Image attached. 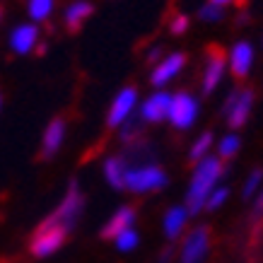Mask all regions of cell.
I'll use <instances>...</instances> for the list:
<instances>
[{
	"label": "cell",
	"mask_w": 263,
	"mask_h": 263,
	"mask_svg": "<svg viewBox=\"0 0 263 263\" xmlns=\"http://www.w3.org/2000/svg\"><path fill=\"white\" fill-rule=\"evenodd\" d=\"M224 167L220 157H210L208 155L205 160H200L193 169L191 176V186L186 191V213L189 215H198L200 210L205 208L208 196L213 193V189L217 186L220 176H222Z\"/></svg>",
	"instance_id": "1"
},
{
	"label": "cell",
	"mask_w": 263,
	"mask_h": 263,
	"mask_svg": "<svg viewBox=\"0 0 263 263\" xmlns=\"http://www.w3.org/2000/svg\"><path fill=\"white\" fill-rule=\"evenodd\" d=\"M82 210H85V193H82L80 183L72 179V181L68 183V189H65L61 203L53 208V213H51L44 222L56 224V227H61V230H65L70 234V232L75 230L78 220H80Z\"/></svg>",
	"instance_id": "2"
},
{
	"label": "cell",
	"mask_w": 263,
	"mask_h": 263,
	"mask_svg": "<svg viewBox=\"0 0 263 263\" xmlns=\"http://www.w3.org/2000/svg\"><path fill=\"white\" fill-rule=\"evenodd\" d=\"M167 186V174L160 164H138V167L126 169L123 179V191L130 193H155Z\"/></svg>",
	"instance_id": "3"
},
{
	"label": "cell",
	"mask_w": 263,
	"mask_h": 263,
	"mask_svg": "<svg viewBox=\"0 0 263 263\" xmlns=\"http://www.w3.org/2000/svg\"><path fill=\"white\" fill-rule=\"evenodd\" d=\"M65 239H68V232L56 227V224L41 222L29 237V254L34 258H51L53 254H58L63 249Z\"/></svg>",
	"instance_id": "4"
},
{
	"label": "cell",
	"mask_w": 263,
	"mask_h": 263,
	"mask_svg": "<svg viewBox=\"0 0 263 263\" xmlns=\"http://www.w3.org/2000/svg\"><path fill=\"white\" fill-rule=\"evenodd\" d=\"M138 109V89L133 85L121 87L116 92V97L109 104V111H106V126L109 128H121L123 123H128V119L133 116V111Z\"/></svg>",
	"instance_id": "5"
},
{
	"label": "cell",
	"mask_w": 263,
	"mask_h": 263,
	"mask_svg": "<svg viewBox=\"0 0 263 263\" xmlns=\"http://www.w3.org/2000/svg\"><path fill=\"white\" fill-rule=\"evenodd\" d=\"M41 44V29L32 22H17L8 32V48L15 56H29Z\"/></svg>",
	"instance_id": "6"
},
{
	"label": "cell",
	"mask_w": 263,
	"mask_h": 263,
	"mask_svg": "<svg viewBox=\"0 0 263 263\" xmlns=\"http://www.w3.org/2000/svg\"><path fill=\"white\" fill-rule=\"evenodd\" d=\"M198 119V102L196 97L189 92H176L172 95V106H169V123L176 130H186L191 128Z\"/></svg>",
	"instance_id": "7"
},
{
	"label": "cell",
	"mask_w": 263,
	"mask_h": 263,
	"mask_svg": "<svg viewBox=\"0 0 263 263\" xmlns=\"http://www.w3.org/2000/svg\"><path fill=\"white\" fill-rule=\"evenodd\" d=\"M254 109V92L251 89H234L224 102V116L232 128H241Z\"/></svg>",
	"instance_id": "8"
},
{
	"label": "cell",
	"mask_w": 263,
	"mask_h": 263,
	"mask_svg": "<svg viewBox=\"0 0 263 263\" xmlns=\"http://www.w3.org/2000/svg\"><path fill=\"white\" fill-rule=\"evenodd\" d=\"M65 136H68V123H65L63 116H56L51 119L41 133V145H39V155L41 160H53L61 147L65 143Z\"/></svg>",
	"instance_id": "9"
},
{
	"label": "cell",
	"mask_w": 263,
	"mask_h": 263,
	"mask_svg": "<svg viewBox=\"0 0 263 263\" xmlns=\"http://www.w3.org/2000/svg\"><path fill=\"white\" fill-rule=\"evenodd\" d=\"M210 249V230L205 224H198L189 232L181 247V263H203Z\"/></svg>",
	"instance_id": "10"
},
{
	"label": "cell",
	"mask_w": 263,
	"mask_h": 263,
	"mask_svg": "<svg viewBox=\"0 0 263 263\" xmlns=\"http://www.w3.org/2000/svg\"><path fill=\"white\" fill-rule=\"evenodd\" d=\"M169 106H172V95L169 92H155L138 106L140 121L143 123H162L169 119Z\"/></svg>",
	"instance_id": "11"
},
{
	"label": "cell",
	"mask_w": 263,
	"mask_h": 263,
	"mask_svg": "<svg viewBox=\"0 0 263 263\" xmlns=\"http://www.w3.org/2000/svg\"><path fill=\"white\" fill-rule=\"evenodd\" d=\"M224 65H227V56L220 46H210L205 56V72H203V95L215 92L224 75Z\"/></svg>",
	"instance_id": "12"
},
{
	"label": "cell",
	"mask_w": 263,
	"mask_h": 263,
	"mask_svg": "<svg viewBox=\"0 0 263 263\" xmlns=\"http://www.w3.org/2000/svg\"><path fill=\"white\" fill-rule=\"evenodd\" d=\"M136 217H138V213H136V208H133V205L116 208V210L111 213V217L104 222L102 232H99V237H102V239H116L121 232L130 230V227L136 224Z\"/></svg>",
	"instance_id": "13"
},
{
	"label": "cell",
	"mask_w": 263,
	"mask_h": 263,
	"mask_svg": "<svg viewBox=\"0 0 263 263\" xmlns=\"http://www.w3.org/2000/svg\"><path fill=\"white\" fill-rule=\"evenodd\" d=\"M186 65V56L183 53H169V56H164L162 61H157L155 63V68H152L150 72V82L155 85V87H162V85H167L169 80H174L176 75L181 72V68Z\"/></svg>",
	"instance_id": "14"
},
{
	"label": "cell",
	"mask_w": 263,
	"mask_h": 263,
	"mask_svg": "<svg viewBox=\"0 0 263 263\" xmlns=\"http://www.w3.org/2000/svg\"><path fill=\"white\" fill-rule=\"evenodd\" d=\"M254 65V46L249 41H237L230 51V68L237 80H244Z\"/></svg>",
	"instance_id": "15"
},
{
	"label": "cell",
	"mask_w": 263,
	"mask_h": 263,
	"mask_svg": "<svg viewBox=\"0 0 263 263\" xmlns=\"http://www.w3.org/2000/svg\"><path fill=\"white\" fill-rule=\"evenodd\" d=\"M92 12H95V5H92V3H87V0H75V3H70V5L63 10V22L70 32H78L82 24L92 17Z\"/></svg>",
	"instance_id": "16"
},
{
	"label": "cell",
	"mask_w": 263,
	"mask_h": 263,
	"mask_svg": "<svg viewBox=\"0 0 263 263\" xmlns=\"http://www.w3.org/2000/svg\"><path fill=\"white\" fill-rule=\"evenodd\" d=\"M189 220V213H186V208L181 205H172L164 213V220H162V227H164V237L169 241H174L179 234L183 232V224Z\"/></svg>",
	"instance_id": "17"
},
{
	"label": "cell",
	"mask_w": 263,
	"mask_h": 263,
	"mask_svg": "<svg viewBox=\"0 0 263 263\" xmlns=\"http://www.w3.org/2000/svg\"><path fill=\"white\" fill-rule=\"evenodd\" d=\"M126 160L123 157H106L104 160V179H106V183L111 186V189H116V191H123V179H126Z\"/></svg>",
	"instance_id": "18"
},
{
	"label": "cell",
	"mask_w": 263,
	"mask_h": 263,
	"mask_svg": "<svg viewBox=\"0 0 263 263\" xmlns=\"http://www.w3.org/2000/svg\"><path fill=\"white\" fill-rule=\"evenodd\" d=\"M27 17H29V22L32 24H44L51 20V15L56 12V3L53 0H29L27 5Z\"/></svg>",
	"instance_id": "19"
},
{
	"label": "cell",
	"mask_w": 263,
	"mask_h": 263,
	"mask_svg": "<svg viewBox=\"0 0 263 263\" xmlns=\"http://www.w3.org/2000/svg\"><path fill=\"white\" fill-rule=\"evenodd\" d=\"M213 130H205V133H200L198 138H196V143L191 145V150H189V160L196 162L198 164L200 160H205L208 152H210V145H213Z\"/></svg>",
	"instance_id": "20"
},
{
	"label": "cell",
	"mask_w": 263,
	"mask_h": 263,
	"mask_svg": "<svg viewBox=\"0 0 263 263\" xmlns=\"http://www.w3.org/2000/svg\"><path fill=\"white\" fill-rule=\"evenodd\" d=\"M138 244H140V234L136 232V227H130V230L121 232L119 237L114 239V247L119 249L121 254H130V251H136Z\"/></svg>",
	"instance_id": "21"
},
{
	"label": "cell",
	"mask_w": 263,
	"mask_h": 263,
	"mask_svg": "<svg viewBox=\"0 0 263 263\" xmlns=\"http://www.w3.org/2000/svg\"><path fill=\"white\" fill-rule=\"evenodd\" d=\"M224 8H227V3H224V0H213V3L200 5L198 17L203 20V22H217V20H222Z\"/></svg>",
	"instance_id": "22"
},
{
	"label": "cell",
	"mask_w": 263,
	"mask_h": 263,
	"mask_svg": "<svg viewBox=\"0 0 263 263\" xmlns=\"http://www.w3.org/2000/svg\"><path fill=\"white\" fill-rule=\"evenodd\" d=\"M241 140L237 136H224L222 140H220V160H230V157H234L237 155V150H239Z\"/></svg>",
	"instance_id": "23"
},
{
	"label": "cell",
	"mask_w": 263,
	"mask_h": 263,
	"mask_svg": "<svg viewBox=\"0 0 263 263\" xmlns=\"http://www.w3.org/2000/svg\"><path fill=\"white\" fill-rule=\"evenodd\" d=\"M230 198V189L227 186H215L213 189V193L208 196V200H205V208L208 210H217L220 205H224V200Z\"/></svg>",
	"instance_id": "24"
},
{
	"label": "cell",
	"mask_w": 263,
	"mask_h": 263,
	"mask_svg": "<svg viewBox=\"0 0 263 263\" xmlns=\"http://www.w3.org/2000/svg\"><path fill=\"white\" fill-rule=\"evenodd\" d=\"M261 181H263V169L261 167H256L251 174H249V179H247V183H244V198H251L256 193V189L261 186Z\"/></svg>",
	"instance_id": "25"
},
{
	"label": "cell",
	"mask_w": 263,
	"mask_h": 263,
	"mask_svg": "<svg viewBox=\"0 0 263 263\" xmlns=\"http://www.w3.org/2000/svg\"><path fill=\"white\" fill-rule=\"evenodd\" d=\"M186 29H189V17H186V15H176L174 20L169 22V32L176 34V36H179V34H183Z\"/></svg>",
	"instance_id": "26"
},
{
	"label": "cell",
	"mask_w": 263,
	"mask_h": 263,
	"mask_svg": "<svg viewBox=\"0 0 263 263\" xmlns=\"http://www.w3.org/2000/svg\"><path fill=\"white\" fill-rule=\"evenodd\" d=\"M251 220H256V222H261V220H263V191L258 193V198H256V203H254V210H251Z\"/></svg>",
	"instance_id": "27"
},
{
	"label": "cell",
	"mask_w": 263,
	"mask_h": 263,
	"mask_svg": "<svg viewBox=\"0 0 263 263\" xmlns=\"http://www.w3.org/2000/svg\"><path fill=\"white\" fill-rule=\"evenodd\" d=\"M0 111H3V95H0Z\"/></svg>",
	"instance_id": "28"
},
{
	"label": "cell",
	"mask_w": 263,
	"mask_h": 263,
	"mask_svg": "<svg viewBox=\"0 0 263 263\" xmlns=\"http://www.w3.org/2000/svg\"><path fill=\"white\" fill-rule=\"evenodd\" d=\"M0 22H3V8H0Z\"/></svg>",
	"instance_id": "29"
}]
</instances>
